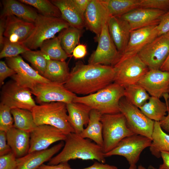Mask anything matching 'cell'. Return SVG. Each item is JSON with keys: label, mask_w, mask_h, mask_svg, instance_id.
<instances>
[{"label": "cell", "mask_w": 169, "mask_h": 169, "mask_svg": "<svg viewBox=\"0 0 169 169\" xmlns=\"http://www.w3.org/2000/svg\"><path fill=\"white\" fill-rule=\"evenodd\" d=\"M113 66L76 62L64 84L69 90L76 94L85 95L94 93L114 82Z\"/></svg>", "instance_id": "6da1fadb"}, {"label": "cell", "mask_w": 169, "mask_h": 169, "mask_svg": "<svg viewBox=\"0 0 169 169\" xmlns=\"http://www.w3.org/2000/svg\"><path fill=\"white\" fill-rule=\"evenodd\" d=\"M12 152V150L7 143L6 132L0 131V156Z\"/></svg>", "instance_id": "ee69618b"}, {"label": "cell", "mask_w": 169, "mask_h": 169, "mask_svg": "<svg viewBox=\"0 0 169 169\" xmlns=\"http://www.w3.org/2000/svg\"><path fill=\"white\" fill-rule=\"evenodd\" d=\"M91 0H72L75 8L83 16L85 11Z\"/></svg>", "instance_id": "bcb514c9"}, {"label": "cell", "mask_w": 169, "mask_h": 169, "mask_svg": "<svg viewBox=\"0 0 169 169\" xmlns=\"http://www.w3.org/2000/svg\"><path fill=\"white\" fill-rule=\"evenodd\" d=\"M110 16L120 17L139 8L140 0H101Z\"/></svg>", "instance_id": "4dcf8cb0"}, {"label": "cell", "mask_w": 169, "mask_h": 169, "mask_svg": "<svg viewBox=\"0 0 169 169\" xmlns=\"http://www.w3.org/2000/svg\"><path fill=\"white\" fill-rule=\"evenodd\" d=\"M139 8L169 11V0H140Z\"/></svg>", "instance_id": "ab89813d"}, {"label": "cell", "mask_w": 169, "mask_h": 169, "mask_svg": "<svg viewBox=\"0 0 169 169\" xmlns=\"http://www.w3.org/2000/svg\"><path fill=\"white\" fill-rule=\"evenodd\" d=\"M31 111L37 126L51 125L66 135L74 133L69 121L66 104L64 103L52 102L36 105Z\"/></svg>", "instance_id": "277c9868"}, {"label": "cell", "mask_w": 169, "mask_h": 169, "mask_svg": "<svg viewBox=\"0 0 169 169\" xmlns=\"http://www.w3.org/2000/svg\"><path fill=\"white\" fill-rule=\"evenodd\" d=\"M110 16L101 0H91L84 15L85 27L97 38Z\"/></svg>", "instance_id": "d6986e66"}, {"label": "cell", "mask_w": 169, "mask_h": 169, "mask_svg": "<svg viewBox=\"0 0 169 169\" xmlns=\"http://www.w3.org/2000/svg\"><path fill=\"white\" fill-rule=\"evenodd\" d=\"M34 27L33 23L14 16H8L5 18L4 36L12 42L21 43L28 38Z\"/></svg>", "instance_id": "44dd1931"}, {"label": "cell", "mask_w": 169, "mask_h": 169, "mask_svg": "<svg viewBox=\"0 0 169 169\" xmlns=\"http://www.w3.org/2000/svg\"><path fill=\"white\" fill-rule=\"evenodd\" d=\"M139 108L148 118L158 122L161 121L166 115V112L169 111L166 102L162 101L160 98L151 96Z\"/></svg>", "instance_id": "f1b7e54d"}, {"label": "cell", "mask_w": 169, "mask_h": 169, "mask_svg": "<svg viewBox=\"0 0 169 169\" xmlns=\"http://www.w3.org/2000/svg\"><path fill=\"white\" fill-rule=\"evenodd\" d=\"M69 74L65 61L50 59L43 76L50 81L64 84Z\"/></svg>", "instance_id": "83f0119b"}, {"label": "cell", "mask_w": 169, "mask_h": 169, "mask_svg": "<svg viewBox=\"0 0 169 169\" xmlns=\"http://www.w3.org/2000/svg\"><path fill=\"white\" fill-rule=\"evenodd\" d=\"M6 63L16 74L12 76L13 80L20 85L30 90L38 84L50 81L40 74L19 56L7 58Z\"/></svg>", "instance_id": "5bb4252c"}, {"label": "cell", "mask_w": 169, "mask_h": 169, "mask_svg": "<svg viewBox=\"0 0 169 169\" xmlns=\"http://www.w3.org/2000/svg\"><path fill=\"white\" fill-rule=\"evenodd\" d=\"M150 96L146 90L137 83L124 87V97L128 102L139 108L146 103Z\"/></svg>", "instance_id": "836d02e7"}, {"label": "cell", "mask_w": 169, "mask_h": 169, "mask_svg": "<svg viewBox=\"0 0 169 169\" xmlns=\"http://www.w3.org/2000/svg\"><path fill=\"white\" fill-rule=\"evenodd\" d=\"M87 53V47L84 44L78 45L74 49L72 55L76 59H80L84 57Z\"/></svg>", "instance_id": "f6af8a7d"}, {"label": "cell", "mask_w": 169, "mask_h": 169, "mask_svg": "<svg viewBox=\"0 0 169 169\" xmlns=\"http://www.w3.org/2000/svg\"><path fill=\"white\" fill-rule=\"evenodd\" d=\"M160 69L163 71L169 72V54Z\"/></svg>", "instance_id": "f5cc1de1"}, {"label": "cell", "mask_w": 169, "mask_h": 169, "mask_svg": "<svg viewBox=\"0 0 169 169\" xmlns=\"http://www.w3.org/2000/svg\"><path fill=\"white\" fill-rule=\"evenodd\" d=\"M30 50L20 43L13 42L7 38L4 39L2 49L0 53V59L16 57Z\"/></svg>", "instance_id": "74e56055"}, {"label": "cell", "mask_w": 169, "mask_h": 169, "mask_svg": "<svg viewBox=\"0 0 169 169\" xmlns=\"http://www.w3.org/2000/svg\"><path fill=\"white\" fill-rule=\"evenodd\" d=\"M38 169H73L72 168L68 162H64L55 165L43 164Z\"/></svg>", "instance_id": "7dc6e473"}, {"label": "cell", "mask_w": 169, "mask_h": 169, "mask_svg": "<svg viewBox=\"0 0 169 169\" xmlns=\"http://www.w3.org/2000/svg\"><path fill=\"white\" fill-rule=\"evenodd\" d=\"M5 30V19L1 18L0 21V44L3 47L4 38L3 37Z\"/></svg>", "instance_id": "f907efd6"}, {"label": "cell", "mask_w": 169, "mask_h": 169, "mask_svg": "<svg viewBox=\"0 0 169 169\" xmlns=\"http://www.w3.org/2000/svg\"><path fill=\"white\" fill-rule=\"evenodd\" d=\"M62 141L47 149L33 152L17 158V169H38L44 163L49 161L64 146Z\"/></svg>", "instance_id": "7402d4cb"}, {"label": "cell", "mask_w": 169, "mask_h": 169, "mask_svg": "<svg viewBox=\"0 0 169 169\" xmlns=\"http://www.w3.org/2000/svg\"><path fill=\"white\" fill-rule=\"evenodd\" d=\"M40 48V50L50 59L65 61L68 57L58 37L46 41Z\"/></svg>", "instance_id": "e575fe53"}, {"label": "cell", "mask_w": 169, "mask_h": 169, "mask_svg": "<svg viewBox=\"0 0 169 169\" xmlns=\"http://www.w3.org/2000/svg\"><path fill=\"white\" fill-rule=\"evenodd\" d=\"M30 90L40 104L58 102L67 104L73 102L76 96L64 84L51 81L38 84Z\"/></svg>", "instance_id": "4fadbf2b"}, {"label": "cell", "mask_w": 169, "mask_h": 169, "mask_svg": "<svg viewBox=\"0 0 169 169\" xmlns=\"http://www.w3.org/2000/svg\"><path fill=\"white\" fill-rule=\"evenodd\" d=\"M128 169H137L136 165H130Z\"/></svg>", "instance_id": "11a10c76"}, {"label": "cell", "mask_w": 169, "mask_h": 169, "mask_svg": "<svg viewBox=\"0 0 169 169\" xmlns=\"http://www.w3.org/2000/svg\"><path fill=\"white\" fill-rule=\"evenodd\" d=\"M151 96L161 98L168 94L169 72L160 69H149L137 83Z\"/></svg>", "instance_id": "2e32d148"}, {"label": "cell", "mask_w": 169, "mask_h": 169, "mask_svg": "<svg viewBox=\"0 0 169 169\" xmlns=\"http://www.w3.org/2000/svg\"><path fill=\"white\" fill-rule=\"evenodd\" d=\"M149 169H156V168L150 166V167H149Z\"/></svg>", "instance_id": "9f6ffc18"}, {"label": "cell", "mask_w": 169, "mask_h": 169, "mask_svg": "<svg viewBox=\"0 0 169 169\" xmlns=\"http://www.w3.org/2000/svg\"><path fill=\"white\" fill-rule=\"evenodd\" d=\"M22 56L29 62L43 76L46 69L49 59L40 51L29 50L22 54Z\"/></svg>", "instance_id": "8d00e7d4"}, {"label": "cell", "mask_w": 169, "mask_h": 169, "mask_svg": "<svg viewBox=\"0 0 169 169\" xmlns=\"http://www.w3.org/2000/svg\"><path fill=\"white\" fill-rule=\"evenodd\" d=\"M168 107L169 110V92L168 95H167L164 97Z\"/></svg>", "instance_id": "db71d44e"}, {"label": "cell", "mask_w": 169, "mask_h": 169, "mask_svg": "<svg viewBox=\"0 0 169 169\" xmlns=\"http://www.w3.org/2000/svg\"><path fill=\"white\" fill-rule=\"evenodd\" d=\"M30 89L13 81H8L2 87L0 103L11 109L19 108L31 111L36 105Z\"/></svg>", "instance_id": "9c48e42d"}, {"label": "cell", "mask_w": 169, "mask_h": 169, "mask_svg": "<svg viewBox=\"0 0 169 169\" xmlns=\"http://www.w3.org/2000/svg\"><path fill=\"white\" fill-rule=\"evenodd\" d=\"M79 169H118L115 166L104 164L100 162H95L93 164L89 167Z\"/></svg>", "instance_id": "c3c4849f"}, {"label": "cell", "mask_w": 169, "mask_h": 169, "mask_svg": "<svg viewBox=\"0 0 169 169\" xmlns=\"http://www.w3.org/2000/svg\"><path fill=\"white\" fill-rule=\"evenodd\" d=\"M69 121L74 133L80 134L87 125L91 109L88 106L79 103L72 102L66 104Z\"/></svg>", "instance_id": "603a6c76"}, {"label": "cell", "mask_w": 169, "mask_h": 169, "mask_svg": "<svg viewBox=\"0 0 169 169\" xmlns=\"http://www.w3.org/2000/svg\"><path fill=\"white\" fill-rule=\"evenodd\" d=\"M66 136L54 126L46 125L37 126L30 133V146L28 153L47 149L56 142L64 141Z\"/></svg>", "instance_id": "9a60e30c"}, {"label": "cell", "mask_w": 169, "mask_h": 169, "mask_svg": "<svg viewBox=\"0 0 169 169\" xmlns=\"http://www.w3.org/2000/svg\"><path fill=\"white\" fill-rule=\"evenodd\" d=\"M81 30L69 26L62 30L58 36L61 46L68 55L72 53L79 43Z\"/></svg>", "instance_id": "d6a6232c"}, {"label": "cell", "mask_w": 169, "mask_h": 169, "mask_svg": "<svg viewBox=\"0 0 169 169\" xmlns=\"http://www.w3.org/2000/svg\"><path fill=\"white\" fill-rule=\"evenodd\" d=\"M159 123L162 129L169 132V111H168L167 115L159 122Z\"/></svg>", "instance_id": "816d5d0a"}, {"label": "cell", "mask_w": 169, "mask_h": 169, "mask_svg": "<svg viewBox=\"0 0 169 169\" xmlns=\"http://www.w3.org/2000/svg\"><path fill=\"white\" fill-rule=\"evenodd\" d=\"M34 23V27L30 35L20 43L31 50L40 48L45 41L54 38L57 33L70 26L62 18L42 14H38Z\"/></svg>", "instance_id": "5b68a950"}, {"label": "cell", "mask_w": 169, "mask_h": 169, "mask_svg": "<svg viewBox=\"0 0 169 169\" xmlns=\"http://www.w3.org/2000/svg\"><path fill=\"white\" fill-rule=\"evenodd\" d=\"M3 8L0 18L5 19L10 16H14L26 21L34 23L38 14L30 8L20 1L5 0L2 2Z\"/></svg>", "instance_id": "d4e9b609"}, {"label": "cell", "mask_w": 169, "mask_h": 169, "mask_svg": "<svg viewBox=\"0 0 169 169\" xmlns=\"http://www.w3.org/2000/svg\"><path fill=\"white\" fill-rule=\"evenodd\" d=\"M169 54V38L166 34L158 36L138 54L149 69H160Z\"/></svg>", "instance_id": "7c38bea8"}, {"label": "cell", "mask_w": 169, "mask_h": 169, "mask_svg": "<svg viewBox=\"0 0 169 169\" xmlns=\"http://www.w3.org/2000/svg\"><path fill=\"white\" fill-rule=\"evenodd\" d=\"M102 115L98 111L91 110L87 126L79 135L84 138L91 140L102 147L103 141V127L101 121Z\"/></svg>", "instance_id": "4316f807"}, {"label": "cell", "mask_w": 169, "mask_h": 169, "mask_svg": "<svg viewBox=\"0 0 169 169\" xmlns=\"http://www.w3.org/2000/svg\"><path fill=\"white\" fill-rule=\"evenodd\" d=\"M120 113L125 117L128 127L134 134L152 140L155 121L146 117L140 109L128 102L123 97L120 102Z\"/></svg>", "instance_id": "ba28073f"}, {"label": "cell", "mask_w": 169, "mask_h": 169, "mask_svg": "<svg viewBox=\"0 0 169 169\" xmlns=\"http://www.w3.org/2000/svg\"><path fill=\"white\" fill-rule=\"evenodd\" d=\"M124 94V87L113 82L94 93L76 96L73 102L84 104L102 115L115 114L120 113V102Z\"/></svg>", "instance_id": "3957f363"}, {"label": "cell", "mask_w": 169, "mask_h": 169, "mask_svg": "<svg viewBox=\"0 0 169 169\" xmlns=\"http://www.w3.org/2000/svg\"><path fill=\"white\" fill-rule=\"evenodd\" d=\"M109 33L121 54L126 49L131 31L128 23L120 17L110 16L107 21Z\"/></svg>", "instance_id": "ffe728a7"}, {"label": "cell", "mask_w": 169, "mask_h": 169, "mask_svg": "<svg viewBox=\"0 0 169 169\" xmlns=\"http://www.w3.org/2000/svg\"><path fill=\"white\" fill-rule=\"evenodd\" d=\"M16 74L15 71L3 61L0 62V84L2 86L7 77H12Z\"/></svg>", "instance_id": "7bdbcfd3"}, {"label": "cell", "mask_w": 169, "mask_h": 169, "mask_svg": "<svg viewBox=\"0 0 169 169\" xmlns=\"http://www.w3.org/2000/svg\"><path fill=\"white\" fill-rule=\"evenodd\" d=\"M158 36L167 34L169 32V11L161 17L157 25Z\"/></svg>", "instance_id": "b9f144b4"}, {"label": "cell", "mask_w": 169, "mask_h": 169, "mask_svg": "<svg viewBox=\"0 0 169 169\" xmlns=\"http://www.w3.org/2000/svg\"><path fill=\"white\" fill-rule=\"evenodd\" d=\"M61 151L49 161L48 164L55 165L71 160H95L102 163L105 162L102 147L95 143L73 132L67 135Z\"/></svg>", "instance_id": "7a4b0ae2"}, {"label": "cell", "mask_w": 169, "mask_h": 169, "mask_svg": "<svg viewBox=\"0 0 169 169\" xmlns=\"http://www.w3.org/2000/svg\"><path fill=\"white\" fill-rule=\"evenodd\" d=\"M7 143L17 158L28 153L30 146V133L18 129L14 126L6 132Z\"/></svg>", "instance_id": "cb8c5ba5"}, {"label": "cell", "mask_w": 169, "mask_h": 169, "mask_svg": "<svg viewBox=\"0 0 169 169\" xmlns=\"http://www.w3.org/2000/svg\"><path fill=\"white\" fill-rule=\"evenodd\" d=\"M113 67L115 72L114 82L124 87L137 84L149 69L137 54L120 58Z\"/></svg>", "instance_id": "52a82bcc"}, {"label": "cell", "mask_w": 169, "mask_h": 169, "mask_svg": "<svg viewBox=\"0 0 169 169\" xmlns=\"http://www.w3.org/2000/svg\"><path fill=\"white\" fill-rule=\"evenodd\" d=\"M11 109L8 106L0 104V131L7 132L14 125Z\"/></svg>", "instance_id": "f35d334b"}, {"label": "cell", "mask_w": 169, "mask_h": 169, "mask_svg": "<svg viewBox=\"0 0 169 169\" xmlns=\"http://www.w3.org/2000/svg\"><path fill=\"white\" fill-rule=\"evenodd\" d=\"M138 169H146L145 168L143 167H141Z\"/></svg>", "instance_id": "6f0895ef"}, {"label": "cell", "mask_w": 169, "mask_h": 169, "mask_svg": "<svg viewBox=\"0 0 169 169\" xmlns=\"http://www.w3.org/2000/svg\"><path fill=\"white\" fill-rule=\"evenodd\" d=\"M163 163L160 165L159 168L156 169H169V152L162 151L161 153Z\"/></svg>", "instance_id": "681fc988"}, {"label": "cell", "mask_w": 169, "mask_h": 169, "mask_svg": "<svg viewBox=\"0 0 169 169\" xmlns=\"http://www.w3.org/2000/svg\"><path fill=\"white\" fill-rule=\"evenodd\" d=\"M11 112L13 119V126L16 128L30 133L37 127L31 111L13 108Z\"/></svg>", "instance_id": "1f68e13d"}, {"label": "cell", "mask_w": 169, "mask_h": 169, "mask_svg": "<svg viewBox=\"0 0 169 169\" xmlns=\"http://www.w3.org/2000/svg\"><path fill=\"white\" fill-rule=\"evenodd\" d=\"M158 37L157 25H156L132 31L127 47L120 58L138 54L146 45Z\"/></svg>", "instance_id": "ac0fdd59"}, {"label": "cell", "mask_w": 169, "mask_h": 169, "mask_svg": "<svg viewBox=\"0 0 169 169\" xmlns=\"http://www.w3.org/2000/svg\"><path fill=\"white\" fill-rule=\"evenodd\" d=\"M151 143L152 140L146 137L134 134L122 139L114 149L104 155L105 157L113 155L122 156L130 166L135 165L139 160L142 151L149 147Z\"/></svg>", "instance_id": "30bf717a"}, {"label": "cell", "mask_w": 169, "mask_h": 169, "mask_svg": "<svg viewBox=\"0 0 169 169\" xmlns=\"http://www.w3.org/2000/svg\"><path fill=\"white\" fill-rule=\"evenodd\" d=\"M166 12L156 9L139 8L120 16L129 23L131 31L146 27L157 25Z\"/></svg>", "instance_id": "e0dca14e"}, {"label": "cell", "mask_w": 169, "mask_h": 169, "mask_svg": "<svg viewBox=\"0 0 169 169\" xmlns=\"http://www.w3.org/2000/svg\"><path fill=\"white\" fill-rule=\"evenodd\" d=\"M96 39L97 48L89 57L88 64L113 66L119 59L121 54L110 37L107 23L104 25L100 34Z\"/></svg>", "instance_id": "8fae6325"}, {"label": "cell", "mask_w": 169, "mask_h": 169, "mask_svg": "<svg viewBox=\"0 0 169 169\" xmlns=\"http://www.w3.org/2000/svg\"><path fill=\"white\" fill-rule=\"evenodd\" d=\"M149 148L151 154L157 158L161 157V151L169 152V135L163 131L159 122L155 121L152 143Z\"/></svg>", "instance_id": "f546056e"}, {"label": "cell", "mask_w": 169, "mask_h": 169, "mask_svg": "<svg viewBox=\"0 0 169 169\" xmlns=\"http://www.w3.org/2000/svg\"><path fill=\"white\" fill-rule=\"evenodd\" d=\"M17 158L11 152L0 156V169H17Z\"/></svg>", "instance_id": "60d3db41"}, {"label": "cell", "mask_w": 169, "mask_h": 169, "mask_svg": "<svg viewBox=\"0 0 169 169\" xmlns=\"http://www.w3.org/2000/svg\"><path fill=\"white\" fill-rule=\"evenodd\" d=\"M166 34L167 35L169 38V32Z\"/></svg>", "instance_id": "680465c9"}, {"label": "cell", "mask_w": 169, "mask_h": 169, "mask_svg": "<svg viewBox=\"0 0 169 169\" xmlns=\"http://www.w3.org/2000/svg\"><path fill=\"white\" fill-rule=\"evenodd\" d=\"M101 121L104 153L112 150L124 138L135 134L128 127L125 118L121 113L103 115Z\"/></svg>", "instance_id": "8992f818"}, {"label": "cell", "mask_w": 169, "mask_h": 169, "mask_svg": "<svg viewBox=\"0 0 169 169\" xmlns=\"http://www.w3.org/2000/svg\"><path fill=\"white\" fill-rule=\"evenodd\" d=\"M51 2L59 9L61 18L71 26L82 30L84 27L83 16L78 11L72 0H53Z\"/></svg>", "instance_id": "484cf974"}, {"label": "cell", "mask_w": 169, "mask_h": 169, "mask_svg": "<svg viewBox=\"0 0 169 169\" xmlns=\"http://www.w3.org/2000/svg\"><path fill=\"white\" fill-rule=\"evenodd\" d=\"M19 1L34 7L44 16L61 18L59 9L49 0H20Z\"/></svg>", "instance_id": "d590c367"}]
</instances>
